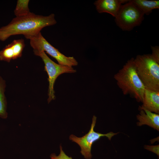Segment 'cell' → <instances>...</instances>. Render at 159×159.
Instances as JSON below:
<instances>
[{"instance_id":"obj_17","label":"cell","mask_w":159,"mask_h":159,"mask_svg":"<svg viewBox=\"0 0 159 159\" xmlns=\"http://www.w3.org/2000/svg\"><path fill=\"white\" fill-rule=\"evenodd\" d=\"M152 54H150L152 57L159 64V47L158 46H151Z\"/></svg>"},{"instance_id":"obj_7","label":"cell","mask_w":159,"mask_h":159,"mask_svg":"<svg viewBox=\"0 0 159 159\" xmlns=\"http://www.w3.org/2000/svg\"><path fill=\"white\" fill-rule=\"evenodd\" d=\"M97 117L94 115L90 129L88 133L81 137H77L73 135H71L69 139L73 142L77 143L81 149L80 153L86 159H90L92 157L91 150L93 144L101 137H106L111 140L112 137L119 132L114 133L111 132L103 134L95 132L94 129Z\"/></svg>"},{"instance_id":"obj_13","label":"cell","mask_w":159,"mask_h":159,"mask_svg":"<svg viewBox=\"0 0 159 159\" xmlns=\"http://www.w3.org/2000/svg\"><path fill=\"white\" fill-rule=\"evenodd\" d=\"M29 0H18L14 11L16 17L27 16L31 13L28 6Z\"/></svg>"},{"instance_id":"obj_3","label":"cell","mask_w":159,"mask_h":159,"mask_svg":"<svg viewBox=\"0 0 159 159\" xmlns=\"http://www.w3.org/2000/svg\"><path fill=\"white\" fill-rule=\"evenodd\" d=\"M134 62L138 75L145 88L159 92V64L150 54L137 55Z\"/></svg>"},{"instance_id":"obj_12","label":"cell","mask_w":159,"mask_h":159,"mask_svg":"<svg viewBox=\"0 0 159 159\" xmlns=\"http://www.w3.org/2000/svg\"><path fill=\"white\" fill-rule=\"evenodd\" d=\"M5 87V82L0 76V117L3 119L7 117V102L4 94Z\"/></svg>"},{"instance_id":"obj_6","label":"cell","mask_w":159,"mask_h":159,"mask_svg":"<svg viewBox=\"0 0 159 159\" xmlns=\"http://www.w3.org/2000/svg\"><path fill=\"white\" fill-rule=\"evenodd\" d=\"M30 44L33 49L46 52L54 58L58 64L72 67L77 65L78 62L73 57H67L51 44L43 37L41 32L29 37Z\"/></svg>"},{"instance_id":"obj_4","label":"cell","mask_w":159,"mask_h":159,"mask_svg":"<svg viewBox=\"0 0 159 159\" xmlns=\"http://www.w3.org/2000/svg\"><path fill=\"white\" fill-rule=\"evenodd\" d=\"M144 15L130 0L121 5L115 20L117 26L122 30L129 31L140 25Z\"/></svg>"},{"instance_id":"obj_15","label":"cell","mask_w":159,"mask_h":159,"mask_svg":"<svg viewBox=\"0 0 159 159\" xmlns=\"http://www.w3.org/2000/svg\"><path fill=\"white\" fill-rule=\"evenodd\" d=\"M13 50L11 43L5 46L0 51V60L9 62L14 59Z\"/></svg>"},{"instance_id":"obj_5","label":"cell","mask_w":159,"mask_h":159,"mask_svg":"<svg viewBox=\"0 0 159 159\" xmlns=\"http://www.w3.org/2000/svg\"><path fill=\"white\" fill-rule=\"evenodd\" d=\"M34 54L40 57L44 64V70L48 74L49 82L48 90V103L55 99L54 86L57 77L62 74L64 73H74L76 70L72 67L57 64L51 60L43 51L33 49Z\"/></svg>"},{"instance_id":"obj_11","label":"cell","mask_w":159,"mask_h":159,"mask_svg":"<svg viewBox=\"0 0 159 159\" xmlns=\"http://www.w3.org/2000/svg\"><path fill=\"white\" fill-rule=\"evenodd\" d=\"M143 13L147 15L153 10L159 9V0H131Z\"/></svg>"},{"instance_id":"obj_18","label":"cell","mask_w":159,"mask_h":159,"mask_svg":"<svg viewBox=\"0 0 159 159\" xmlns=\"http://www.w3.org/2000/svg\"><path fill=\"white\" fill-rule=\"evenodd\" d=\"M144 148L156 154L158 156H159V145H145Z\"/></svg>"},{"instance_id":"obj_9","label":"cell","mask_w":159,"mask_h":159,"mask_svg":"<svg viewBox=\"0 0 159 159\" xmlns=\"http://www.w3.org/2000/svg\"><path fill=\"white\" fill-rule=\"evenodd\" d=\"M139 114L136 115L138 122L137 125H147L155 130L159 131V115L150 112L139 106Z\"/></svg>"},{"instance_id":"obj_10","label":"cell","mask_w":159,"mask_h":159,"mask_svg":"<svg viewBox=\"0 0 159 159\" xmlns=\"http://www.w3.org/2000/svg\"><path fill=\"white\" fill-rule=\"evenodd\" d=\"M142 102L141 107L159 114V92L145 88Z\"/></svg>"},{"instance_id":"obj_1","label":"cell","mask_w":159,"mask_h":159,"mask_svg":"<svg viewBox=\"0 0 159 159\" xmlns=\"http://www.w3.org/2000/svg\"><path fill=\"white\" fill-rule=\"evenodd\" d=\"M56 23L54 14L43 16L32 12L26 16L15 17L8 24L0 28V40L4 41L12 36L19 34L27 39L40 32L44 27Z\"/></svg>"},{"instance_id":"obj_8","label":"cell","mask_w":159,"mask_h":159,"mask_svg":"<svg viewBox=\"0 0 159 159\" xmlns=\"http://www.w3.org/2000/svg\"><path fill=\"white\" fill-rule=\"evenodd\" d=\"M128 0H97L94 4L99 13H107L115 17L122 5L128 1Z\"/></svg>"},{"instance_id":"obj_2","label":"cell","mask_w":159,"mask_h":159,"mask_svg":"<svg viewBox=\"0 0 159 159\" xmlns=\"http://www.w3.org/2000/svg\"><path fill=\"white\" fill-rule=\"evenodd\" d=\"M134 58L128 60L114 77L124 95H129L142 102L145 88L137 73Z\"/></svg>"},{"instance_id":"obj_14","label":"cell","mask_w":159,"mask_h":159,"mask_svg":"<svg viewBox=\"0 0 159 159\" xmlns=\"http://www.w3.org/2000/svg\"><path fill=\"white\" fill-rule=\"evenodd\" d=\"M14 52V59L21 57L25 47L24 39H19L14 40L11 43Z\"/></svg>"},{"instance_id":"obj_16","label":"cell","mask_w":159,"mask_h":159,"mask_svg":"<svg viewBox=\"0 0 159 159\" xmlns=\"http://www.w3.org/2000/svg\"><path fill=\"white\" fill-rule=\"evenodd\" d=\"M60 153L57 156L54 153H52L50 155V157L51 159H72L71 157L67 155L62 150L61 145L60 146Z\"/></svg>"}]
</instances>
